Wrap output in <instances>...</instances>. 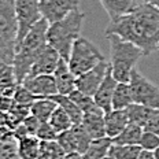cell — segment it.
<instances>
[{"label":"cell","instance_id":"34","mask_svg":"<svg viewBox=\"0 0 159 159\" xmlns=\"http://www.w3.org/2000/svg\"><path fill=\"white\" fill-rule=\"evenodd\" d=\"M22 124H24V126L26 128V130L29 132V134H30V136H36V133H37V130L40 128V125H41V121L36 118L33 114H30L29 117H26L24 119V122H22Z\"/></svg>","mask_w":159,"mask_h":159},{"label":"cell","instance_id":"45","mask_svg":"<svg viewBox=\"0 0 159 159\" xmlns=\"http://www.w3.org/2000/svg\"><path fill=\"white\" fill-rule=\"evenodd\" d=\"M158 49H159V45H158Z\"/></svg>","mask_w":159,"mask_h":159},{"label":"cell","instance_id":"6","mask_svg":"<svg viewBox=\"0 0 159 159\" xmlns=\"http://www.w3.org/2000/svg\"><path fill=\"white\" fill-rule=\"evenodd\" d=\"M103 61H106V59L102 55V52L98 49V47L93 43L89 41L88 39L81 37V36L74 41L70 56L67 59L71 71L77 77L89 71Z\"/></svg>","mask_w":159,"mask_h":159},{"label":"cell","instance_id":"38","mask_svg":"<svg viewBox=\"0 0 159 159\" xmlns=\"http://www.w3.org/2000/svg\"><path fill=\"white\" fill-rule=\"evenodd\" d=\"M11 119H10V112L0 110V126H10Z\"/></svg>","mask_w":159,"mask_h":159},{"label":"cell","instance_id":"26","mask_svg":"<svg viewBox=\"0 0 159 159\" xmlns=\"http://www.w3.org/2000/svg\"><path fill=\"white\" fill-rule=\"evenodd\" d=\"M49 124H51V126L54 128L58 133H62V132L69 130V129L74 125V122H73V119L70 118V115L62 107L58 106V107L55 108V111L52 112L51 118H49Z\"/></svg>","mask_w":159,"mask_h":159},{"label":"cell","instance_id":"39","mask_svg":"<svg viewBox=\"0 0 159 159\" xmlns=\"http://www.w3.org/2000/svg\"><path fill=\"white\" fill-rule=\"evenodd\" d=\"M137 159H155V157H154V152L152 151L141 150V152H140V155L137 157Z\"/></svg>","mask_w":159,"mask_h":159},{"label":"cell","instance_id":"28","mask_svg":"<svg viewBox=\"0 0 159 159\" xmlns=\"http://www.w3.org/2000/svg\"><path fill=\"white\" fill-rule=\"evenodd\" d=\"M69 98H70L71 100L78 106V108L84 112V114H85V112H89V111H93V110L100 108L98 104H96L93 96H89L87 93H84V92L78 91V89L73 91L69 95Z\"/></svg>","mask_w":159,"mask_h":159},{"label":"cell","instance_id":"19","mask_svg":"<svg viewBox=\"0 0 159 159\" xmlns=\"http://www.w3.org/2000/svg\"><path fill=\"white\" fill-rule=\"evenodd\" d=\"M133 95L129 82H118L112 96V108L114 110H126L130 104H133Z\"/></svg>","mask_w":159,"mask_h":159},{"label":"cell","instance_id":"5","mask_svg":"<svg viewBox=\"0 0 159 159\" xmlns=\"http://www.w3.org/2000/svg\"><path fill=\"white\" fill-rule=\"evenodd\" d=\"M16 37L15 0H0V62L12 65L16 52Z\"/></svg>","mask_w":159,"mask_h":159},{"label":"cell","instance_id":"29","mask_svg":"<svg viewBox=\"0 0 159 159\" xmlns=\"http://www.w3.org/2000/svg\"><path fill=\"white\" fill-rule=\"evenodd\" d=\"M56 141H58V143L63 147V150L66 151V154H70V152H78L77 141H75V137H74V133H73L71 128L69 129V130L59 133Z\"/></svg>","mask_w":159,"mask_h":159},{"label":"cell","instance_id":"40","mask_svg":"<svg viewBox=\"0 0 159 159\" xmlns=\"http://www.w3.org/2000/svg\"><path fill=\"white\" fill-rule=\"evenodd\" d=\"M65 159H85V158L80 152H70V154H66Z\"/></svg>","mask_w":159,"mask_h":159},{"label":"cell","instance_id":"30","mask_svg":"<svg viewBox=\"0 0 159 159\" xmlns=\"http://www.w3.org/2000/svg\"><path fill=\"white\" fill-rule=\"evenodd\" d=\"M39 99V96L33 95L30 91H29L26 87H24L22 84H18L16 85V89L14 92V100L19 104H28V106H32L36 100Z\"/></svg>","mask_w":159,"mask_h":159},{"label":"cell","instance_id":"7","mask_svg":"<svg viewBox=\"0 0 159 159\" xmlns=\"http://www.w3.org/2000/svg\"><path fill=\"white\" fill-rule=\"evenodd\" d=\"M129 84L134 103L159 110V88L147 77H144L136 67L132 70Z\"/></svg>","mask_w":159,"mask_h":159},{"label":"cell","instance_id":"25","mask_svg":"<svg viewBox=\"0 0 159 159\" xmlns=\"http://www.w3.org/2000/svg\"><path fill=\"white\" fill-rule=\"evenodd\" d=\"M144 132V128L134 124H129L117 137L112 139V144H133L139 145L141 140V134Z\"/></svg>","mask_w":159,"mask_h":159},{"label":"cell","instance_id":"15","mask_svg":"<svg viewBox=\"0 0 159 159\" xmlns=\"http://www.w3.org/2000/svg\"><path fill=\"white\" fill-rule=\"evenodd\" d=\"M104 115L106 112L102 108L98 110L85 112L82 117L81 125L85 128V130L88 132V134L93 139H102L106 137V124H104Z\"/></svg>","mask_w":159,"mask_h":159},{"label":"cell","instance_id":"23","mask_svg":"<svg viewBox=\"0 0 159 159\" xmlns=\"http://www.w3.org/2000/svg\"><path fill=\"white\" fill-rule=\"evenodd\" d=\"M18 143V154L22 159H36L41 148V140L37 136H26L16 141Z\"/></svg>","mask_w":159,"mask_h":159},{"label":"cell","instance_id":"12","mask_svg":"<svg viewBox=\"0 0 159 159\" xmlns=\"http://www.w3.org/2000/svg\"><path fill=\"white\" fill-rule=\"evenodd\" d=\"M62 56L55 48L47 44V47L43 49V52L39 55L36 62L33 63L30 71H29L28 77H34V75H41V74H54L56 66Z\"/></svg>","mask_w":159,"mask_h":159},{"label":"cell","instance_id":"36","mask_svg":"<svg viewBox=\"0 0 159 159\" xmlns=\"http://www.w3.org/2000/svg\"><path fill=\"white\" fill-rule=\"evenodd\" d=\"M15 140L14 130L10 126H0V141H12Z\"/></svg>","mask_w":159,"mask_h":159},{"label":"cell","instance_id":"43","mask_svg":"<svg viewBox=\"0 0 159 159\" xmlns=\"http://www.w3.org/2000/svg\"><path fill=\"white\" fill-rule=\"evenodd\" d=\"M145 0H133V3H134V6H137V4H141V3H144Z\"/></svg>","mask_w":159,"mask_h":159},{"label":"cell","instance_id":"10","mask_svg":"<svg viewBox=\"0 0 159 159\" xmlns=\"http://www.w3.org/2000/svg\"><path fill=\"white\" fill-rule=\"evenodd\" d=\"M108 67H110V63L103 61L98 66H95L93 69H91L89 71L78 75L77 81H75L77 89L81 92H84V93L89 95V96H95L98 88L100 87L102 81L104 80L106 74H107Z\"/></svg>","mask_w":159,"mask_h":159},{"label":"cell","instance_id":"35","mask_svg":"<svg viewBox=\"0 0 159 159\" xmlns=\"http://www.w3.org/2000/svg\"><path fill=\"white\" fill-rule=\"evenodd\" d=\"M15 104V100L12 96H0V110L10 111Z\"/></svg>","mask_w":159,"mask_h":159},{"label":"cell","instance_id":"42","mask_svg":"<svg viewBox=\"0 0 159 159\" xmlns=\"http://www.w3.org/2000/svg\"><path fill=\"white\" fill-rule=\"evenodd\" d=\"M154 157H155V159H159V147L154 151Z\"/></svg>","mask_w":159,"mask_h":159},{"label":"cell","instance_id":"9","mask_svg":"<svg viewBox=\"0 0 159 159\" xmlns=\"http://www.w3.org/2000/svg\"><path fill=\"white\" fill-rule=\"evenodd\" d=\"M80 0H40V12L49 24L65 18L69 12L78 10Z\"/></svg>","mask_w":159,"mask_h":159},{"label":"cell","instance_id":"11","mask_svg":"<svg viewBox=\"0 0 159 159\" xmlns=\"http://www.w3.org/2000/svg\"><path fill=\"white\" fill-rule=\"evenodd\" d=\"M22 85L39 98H51V96L58 93L54 74H41L34 75V77H26L22 82Z\"/></svg>","mask_w":159,"mask_h":159},{"label":"cell","instance_id":"14","mask_svg":"<svg viewBox=\"0 0 159 159\" xmlns=\"http://www.w3.org/2000/svg\"><path fill=\"white\" fill-rule=\"evenodd\" d=\"M118 81L112 75L111 67H108L107 74H106L104 80L102 81L100 87L98 88L96 93L93 96L96 104L102 108L104 112H108L112 110V96H114V91L117 88Z\"/></svg>","mask_w":159,"mask_h":159},{"label":"cell","instance_id":"33","mask_svg":"<svg viewBox=\"0 0 159 159\" xmlns=\"http://www.w3.org/2000/svg\"><path fill=\"white\" fill-rule=\"evenodd\" d=\"M36 136H37L41 141H54L58 139L59 133L51 126L49 122H41V125H40Z\"/></svg>","mask_w":159,"mask_h":159},{"label":"cell","instance_id":"18","mask_svg":"<svg viewBox=\"0 0 159 159\" xmlns=\"http://www.w3.org/2000/svg\"><path fill=\"white\" fill-rule=\"evenodd\" d=\"M18 85L12 65L0 62V96H12Z\"/></svg>","mask_w":159,"mask_h":159},{"label":"cell","instance_id":"41","mask_svg":"<svg viewBox=\"0 0 159 159\" xmlns=\"http://www.w3.org/2000/svg\"><path fill=\"white\" fill-rule=\"evenodd\" d=\"M147 3H150V4L155 6V7H159V0H145Z\"/></svg>","mask_w":159,"mask_h":159},{"label":"cell","instance_id":"2","mask_svg":"<svg viewBox=\"0 0 159 159\" xmlns=\"http://www.w3.org/2000/svg\"><path fill=\"white\" fill-rule=\"evenodd\" d=\"M49 22L45 18H41L32 26V29L26 33L21 44L18 45L12 61V67L15 71V77L18 84H22L24 80L28 77L33 63L43 49L47 47V32Z\"/></svg>","mask_w":159,"mask_h":159},{"label":"cell","instance_id":"8","mask_svg":"<svg viewBox=\"0 0 159 159\" xmlns=\"http://www.w3.org/2000/svg\"><path fill=\"white\" fill-rule=\"evenodd\" d=\"M15 12L18 21L16 48L32 26L43 18L40 12V0H15Z\"/></svg>","mask_w":159,"mask_h":159},{"label":"cell","instance_id":"1","mask_svg":"<svg viewBox=\"0 0 159 159\" xmlns=\"http://www.w3.org/2000/svg\"><path fill=\"white\" fill-rule=\"evenodd\" d=\"M104 34H117L128 40L148 56L159 45V7L147 2L134 6L128 14L110 21Z\"/></svg>","mask_w":159,"mask_h":159},{"label":"cell","instance_id":"20","mask_svg":"<svg viewBox=\"0 0 159 159\" xmlns=\"http://www.w3.org/2000/svg\"><path fill=\"white\" fill-rule=\"evenodd\" d=\"M102 6L107 12L110 21L118 19L121 15H125L134 7L133 0H100Z\"/></svg>","mask_w":159,"mask_h":159},{"label":"cell","instance_id":"21","mask_svg":"<svg viewBox=\"0 0 159 159\" xmlns=\"http://www.w3.org/2000/svg\"><path fill=\"white\" fill-rule=\"evenodd\" d=\"M56 107H58V104H56L52 99L39 98L37 100L30 106V114H33L41 122H49V118H51L52 112L55 111Z\"/></svg>","mask_w":159,"mask_h":159},{"label":"cell","instance_id":"32","mask_svg":"<svg viewBox=\"0 0 159 159\" xmlns=\"http://www.w3.org/2000/svg\"><path fill=\"white\" fill-rule=\"evenodd\" d=\"M139 145L141 147V150L154 152L159 147V136L157 133H154V132L144 130L143 134H141V140Z\"/></svg>","mask_w":159,"mask_h":159},{"label":"cell","instance_id":"24","mask_svg":"<svg viewBox=\"0 0 159 159\" xmlns=\"http://www.w3.org/2000/svg\"><path fill=\"white\" fill-rule=\"evenodd\" d=\"M49 99L55 102L59 107H62L63 110L70 115V118L73 119L74 124H81L82 117H84V112L78 108V106L69 98V95H61V93H56L54 96H51Z\"/></svg>","mask_w":159,"mask_h":159},{"label":"cell","instance_id":"37","mask_svg":"<svg viewBox=\"0 0 159 159\" xmlns=\"http://www.w3.org/2000/svg\"><path fill=\"white\" fill-rule=\"evenodd\" d=\"M144 130H150V132H154V133H157L159 136V112L157 115H155L154 118L151 119L150 122H148L147 125H145Z\"/></svg>","mask_w":159,"mask_h":159},{"label":"cell","instance_id":"22","mask_svg":"<svg viewBox=\"0 0 159 159\" xmlns=\"http://www.w3.org/2000/svg\"><path fill=\"white\" fill-rule=\"evenodd\" d=\"M112 145V139L111 137H102V139H93L87 148V151L84 152L85 159H102L106 155H108L110 147Z\"/></svg>","mask_w":159,"mask_h":159},{"label":"cell","instance_id":"16","mask_svg":"<svg viewBox=\"0 0 159 159\" xmlns=\"http://www.w3.org/2000/svg\"><path fill=\"white\" fill-rule=\"evenodd\" d=\"M106 134L107 137H117V136L129 125V117L126 110H114L106 112L104 115Z\"/></svg>","mask_w":159,"mask_h":159},{"label":"cell","instance_id":"27","mask_svg":"<svg viewBox=\"0 0 159 159\" xmlns=\"http://www.w3.org/2000/svg\"><path fill=\"white\" fill-rule=\"evenodd\" d=\"M141 152L140 145L133 144H112L108 151V155L117 159H137Z\"/></svg>","mask_w":159,"mask_h":159},{"label":"cell","instance_id":"44","mask_svg":"<svg viewBox=\"0 0 159 159\" xmlns=\"http://www.w3.org/2000/svg\"><path fill=\"white\" fill-rule=\"evenodd\" d=\"M102 159H117V158L111 157V155H106V157H104V158H102Z\"/></svg>","mask_w":159,"mask_h":159},{"label":"cell","instance_id":"3","mask_svg":"<svg viewBox=\"0 0 159 159\" xmlns=\"http://www.w3.org/2000/svg\"><path fill=\"white\" fill-rule=\"evenodd\" d=\"M85 12L74 10L65 18L49 24L47 32V43L59 52L63 59H69L74 41L80 37Z\"/></svg>","mask_w":159,"mask_h":159},{"label":"cell","instance_id":"4","mask_svg":"<svg viewBox=\"0 0 159 159\" xmlns=\"http://www.w3.org/2000/svg\"><path fill=\"white\" fill-rule=\"evenodd\" d=\"M106 37L108 39L111 49V59L108 63L112 75L118 82H129L132 70L136 67L139 59L144 56V52L133 43L121 39L117 34H108Z\"/></svg>","mask_w":159,"mask_h":159},{"label":"cell","instance_id":"31","mask_svg":"<svg viewBox=\"0 0 159 159\" xmlns=\"http://www.w3.org/2000/svg\"><path fill=\"white\" fill-rule=\"evenodd\" d=\"M0 159H22L18 154L16 140L0 141Z\"/></svg>","mask_w":159,"mask_h":159},{"label":"cell","instance_id":"13","mask_svg":"<svg viewBox=\"0 0 159 159\" xmlns=\"http://www.w3.org/2000/svg\"><path fill=\"white\" fill-rule=\"evenodd\" d=\"M54 77L56 82V88H58V93L70 95L73 91L77 89V84H75L77 75L71 71L67 59L61 58V61H59L54 71Z\"/></svg>","mask_w":159,"mask_h":159},{"label":"cell","instance_id":"17","mask_svg":"<svg viewBox=\"0 0 159 159\" xmlns=\"http://www.w3.org/2000/svg\"><path fill=\"white\" fill-rule=\"evenodd\" d=\"M126 112L129 117V124H134L141 128H145V125L158 114L159 110H155V108L147 107V106L139 103H133L126 108Z\"/></svg>","mask_w":159,"mask_h":159}]
</instances>
